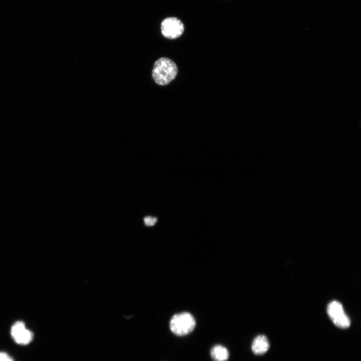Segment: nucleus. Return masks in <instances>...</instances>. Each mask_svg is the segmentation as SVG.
<instances>
[{"label":"nucleus","mask_w":361,"mask_h":361,"mask_svg":"<svg viewBox=\"0 0 361 361\" xmlns=\"http://www.w3.org/2000/svg\"><path fill=\"white\" fill-rule=\"evenodd\" d=\"M177 68L171 59L162 57L156 60L152 70V77L159 85L169 84L176 76Z\"/></svg>","instance_id":"f257e3e1"},{"label":"nucleus","mask_w":361,"mask_h":361,"mask_svg":"<svg viewBox=\"0 0 361 361\" xmlns=\"http://www.w3.org/2000/svg\"><path fill=\"white\" fill-rule=\"evenodd\" d=\"M196 326V320L189 312H182L174 315L169 326L171 331L178 336L186 335L191 332Z\"/></svg>","instance_id":"f03ea898"},{"label":"nucleus","mask_w":361,"mask_h":361,"mask_svg":"<svg viewBox=\"0 0 361 361\" xmlns=\"http://www.w3.org/2000/svg\"><path fill=\"white\" fill-rule=\"evenodd\" d=\"M327 312L331 320L337 326L342 328L349 326L350 319L345 313L342 304L338 301L330 302L327 306Z\"/></svg>","instance_id":"7ed1b4c3"},{"label":"nucleus","mask_w":361,"mask_h":361,"mask_svg":"<svg viewBox=\"0 0 361 361\" xmlns=\"http://www.w3.org/2000/svg\"><path fill=\"white\" fill-rule=\"evenodd\" d=\"M161 31L164 37L171 40L175 39L183 34L184 26L177 18L168 17L162 22Z\"/></svg>","instance_id":"20e7f679"},{"label":"nucleus","mask_w":361,"mask_h":361,"mask_svg":"<svg viewBox=\"0 0 361 361\" xmlns=\"http://www.w3.org/2000/svg\"><path fill=\"white\" fill-rule=\"evenodd\" d=\"M11 333L14 341L19 344H27L33 338L32 332L26 328L25 323L21 321H17L13 325Z\"/></svg>","instance_id":"39448f33"},{"label":"nucleus","mask_w":361,"mask_h":361,"mask_svg":"<svg viewBox=\"0 0 361 361\" xmlns=\"http://www.w3.org/2000/svg\"><path fill=\"white\" fill-rule=\"evenodd\" d=\"M269 342L266 336L259 335L253 341L252 349L253 352L258 355L265 353L269 348Z\"/></svg>","instance_id":"423d86ee"},{"label":"nucleus","mask_w":361,"mask_h":361,"mask_svg":"<svg viewBox=\"0 0 361 361\" xmlns=\"http://www.w3.org/2000/svg\"><path fill=\"white\" fill-rule=\"evenodd\" d=\"M210 354L214 361H226L229 357V353L227 349L219 344L212 347Z\"/></svg>","instance_id":"0eeeda50"},{"label":"nucleus","mask_w":361,"mask_h":361,"mask_svg":"<svg viewBox=\"0 0 361 361\" xmlns=\"http://www.w3.org/2000/svg\"><path fill=\"white\" fill-rule=\"evenodd\" d=\"M157 222V218L155 217L148 216L144 218V222L147 226H152L155 224Z\"/></svg>","instance_id":"6e6552de"},{"label":"nucleus","mask_w":361,"mask_h":361,"mask_svg":"<svg viewBox=\"0 0 361 361\" xmlns=\"http://www.w3.org/2000/svg\"><path fill=\"white\" fill-rule=\"evenodd\" d=\"M0 361H14V360L7 353L0 352Z\"/></svg>","instance_id":"1a4fd4ad"}]
</instances>
